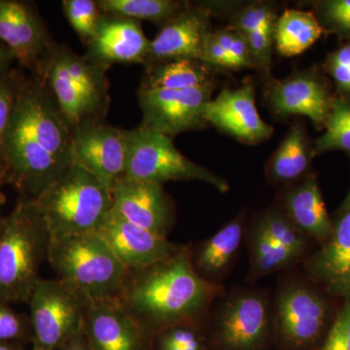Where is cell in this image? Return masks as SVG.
Listing matches in <instances>:
<instances>
[{
    "mask_svg": "<svg viewBox=\"0 0 350 350\" xmlns=\"http://www.w3.org/2000/svg\"><path fill=\"white\" fill-rule=\"evenodd\" d=\"M204 120L218 130L247 144L269 139L273 128L260 116L251 83L237 89H224L206 103Z\"/></svg>",
    "mask_w": 350,
    "mask_h": 350,
    "instance_id": "obj_17",
    "label": "cell"
},
{
    "mask_svg": "<svg viewBox=\"0 0 350 350\" xmlns=\"http://www.w3.org/2000/svg\"><path fill=\"white\" fill-rule=\"evenodd\" d=\"M202 62L208 66H219V68L236 69L232 57L227 51L220 45L214 38L213 31L209 34L204 45Z\"/></svg>",
    "mask_w": 350,
    "mask_h": 350,
    "instance_id": "obj_40",
    "label": "cell"
},
{
    "mask_svg": "<svg viewBox=\"0 0 350 350\" xmlns=\"http://www.w3.org/2000/svg\"><path fill=\"white\" fill-rule=\"evenodd\" d=\"M158 350H209L206 340L193 325L170 327L157 333Z\"/></svg>",
    "mask_w": 350,
    "mask_h": 350,
    "instance_id": "obj_32",
    "label": "cell"
},
{
    "mask_svg": "<svg viewBox=\"0 0 350 350\" xmlns=\"http://www.w3.org/2000/svg\"><path fill=\"white\" fill-rule=\"evenodd\" d=\"M213 84L196 89L138 90V105L142 112L140 126L170 137L207 125L204 107L211 100Z\"/></svg>",
    "mask_w": 350,
    "mask_h": 350,
    "instance_id": "obj_9",
    "label": "cell"
},
{
    "mask_svg": "<svg viewBox=\"0 0 350 350\" xmlns=\"http://www.w3.org/2000/svg\"><path fill=\"white\" fill-rule=\"evenodd\" d=\"M47 261L92 300L120 298L131 273L96 231L50 241Z\"/></svg>",
    "mask_w": 350,
    "mask_h": 350,
    "instance_id": "obj_4",
    "label": "cell"
},
{
    "mask_svg": "<svg viewBox=\"0 0 350 350\" xmlns=\"http://www.w3.org/2000/svg\"><path fill=\"white\" fill-rule=\"evenodd\" d=\"M313 157L305 126L295 123L267 163V176L276 183L298 180L308 172Z\"/></svg>",
    "mask_w": 350,
    "mask_h": 350,
    "instance_id": "obj_22",
    "label": "cell"
},
{
    "mask_svg": "<svg viewBox=\"0 0 350 350\" xmlns=\"http://www.w3.org/2000/svg\"><path fill=\"white\" fill-rule=\"evenodd\" d=\"M273 243L300 258L306 247V237L299 231L283 213L271 211L265 213L257 225Z\"/></svg>",
    "mask_w": 350,
    "mask_h": 350,
    "instance_id": "obj_30",
    "label": "cell"
},
{
    "mask_svg": "<svg viewBox=\"0 0 350 350\" xmlns=\"http://www.w3.org/2000/svg\"><path fill=\"white\" fill-rule=\"evenodd\" d=\"M0 350H25L17 345L11 344V342H0Z\"/></svg>",
    "mask_w": 350,
    "mask_h": 350,
    "instance_id": "obj_45",
    "label": "cell"
},
{
    "mask_svg": "<svg viewBox=\"0 0 350 350\" xmlns=\"http://www.w3.org/2000/svg\"><path fill=\"white\" fill-rule=\"evenodd\" d=\"M71 159L112 190L113 184L125 175L126 130L115 128L105 119H91L72 129Z\"/></svg>",
    "mask_w": 350,
    "mask_h": 350,
    "instance_id": "obj_10",
    "label": "cell"
},
{
    "mask_svg": "<svg viewBox=\"0 0 350 350\" xmlns=\"http://www.w3.org/2000/svg\"><path fill=\"white\" fill-rule=\"evenodd\" d=\"M326 68L338 89L345 94H350V68L330 62H326Z\"/></svg>",
    "mask_w": 350,
    "mask_h": 350,
    "instance_id": "obj_41",
    "label": "cell"
},
{
    "mask_svg": "<svg viewBox=\"0 0 350 350\" xmlns=\"http://www.w3.org/2000/svg\"><path fill=\"white\" fill-rule=\"evenodd\" d=\"M325 131L313 144V156L334 150L350 155V94L334 98Z\"/></svg>",
    "mask_w": 350,
    "mask_h": 350,
    "instance_id": "obj_28",
    "label": "cell"
},
{
    "mask_svg": "<svg viewBox=\"0 0 350 350\" xmlns=\"http://www.w3.org/2000/svg\"><path fill=\"white\" fill-rule=\"evenodd\" d=\"M59 350H92L88 345L86 338H85L84 333L82 335L78 336L72 340L64 345L61 349Z\"/></svg>",
    "mask_w": 350,
    "mask_h": 350,
    "instance_id": "obj_44",
    "label": "cell"
},
{
    "mask_svg": "<svg viewBox=\"0 0 350 350\" xmlns=\"http://www.w3.org/2000/svg\"><path fill=\"white\" fill-rule=\"evenodd\" d=\"M50 53L62 64L69 77L86 94L103 115L109 107L107 68L94 64L87 56H80L66 45L53 43Z\"/></svg>",
    "mask_w": 350,
    "mask_h": 350,
    "instance_id": "obj_23",
    "label": "cell"
},
{
    "mask_svg": "<svg viewBox=\"0 0 350 350\" xmlns=\"http://www.w3.org/2000/svg\"><path fill=\"white\" fill-rule=\"evenodd\" d=\"M211 84V69L204 62L179 59L147 64L140 88L182 91Z\"/></svg>",
    "mask_w": 350,
    "mask_h": 350,
    "instance_id": "obj_24",
    "label": "cell"
},
{
    "mask_svg": "<svg viewBox=\"0 0 350 350\" xmlns=\"http://www.w3.org/2000/svg\"><path fill=\"white\" fill-rule=\"evenodd\" d=\"M9 121L63 165H72V129L64 118L47 88L40 82L20 85Z\"/></svg>",
    "mask_w": 350,
    "mask_h": 350,
    "instance_id": "obj_7",
    "label": "cell"
},
{
    "mask_svg": "<svg viewBox=\"0 0 350 350\" xmlns=\"http://www.w3.org/2000/svg\"><path fill=\"white\" fill-rule=\"evenodd\" d=\"M0 42L21 66L38 71V75L54 43L38 13L16 0H0Z\"/></svg>",
    "mask_w": 350,
    "mask_h": 350,
    "instance_id": "obj_14",
    "label": "cell"
},
{
    "mask_svg": "<svg viewBox=\"0 0 350 350\" xmlns=\"http://www.w3.org/2000/svg\"><path fill=\"white\" fill-rule=\"evenodd\" d=\"M211 31V12L206 8L189 6L162 25L151 40L145 66L179 59L202 61L204 45Z\"/></svg>",
    "mask_w": 350,
    "mask_h": 350,
    "instance_id": "obj_18",
    "label": "cell"
},
{
    "mask_svg": "<svg viewBox=\"0 0 350 350\" xmlns=\"http://www.w3.org/2000/svg\"><path fill=\"white\" fill-rule=\"evenodd\" d=\"M91 298L62 278L40 280L29 303L32 350H59L84 333Z\"/></svg>",
    "mask_w": 350,
    "mask_h": 350,
    "instance_id": "obj_5",
    "label": "cell"
},
{
    "mask_svg": "<svg viewBox=\"0 0 350 350\" xmlns=\"http://www.w3.org/2000/svg\"><path fill=\"white\" fill-rule=\"evenodd\" d=\"M101 14L124 19L148 21L163 25L187 9L189 4L174 0H98Z\"/></svg>",
    "mask_w": 350,
    "mask_h": 350,
    "instance_id": "obj_26",
    "label": "cell"
},
{
    "mask_svg": "<svg viewBox=\"0 0 350 350\" xmlns=\"http://www.w3.org/2000/svg\"><path fill=\"white\" fill-rule=\"evenodd\" d=\"M2 219H0V226H1Z\"/></svg>",
    "mask_w": 350,
    "mask_h": 350,
    "instance_id": "obj_48",
    "label": "cell"
},
{
    "mask_svg": "<svg viewBox=\"0 0 350 350\" xmlns=\"http://www.w3.org/2000/svg\"><path fill=\"white\" fill-rule=\"evenodd\" d=\"M315 350H350V301H345L323 342Z\"/></svg>",
    "mask_w": 350,
    "mask_h": 350,
    "instance_id": "obj_37",
    "label": "cell"
},
{
    "mask_svg": "<svg viewBox=\"0 0 350 350\" xmlns=\"http://www.w3.org/2000/svg\"><path fill=\"white\" fill-rule=\"evenodd\" d=\"M317 16L324 31L350 38V0H325L315 4Z\"/></svg>",
    "mask_w": 350,
    "mask_h": 350,
    "instance_id": "obj_33",
    "label": "cell"
},
{
    "mask_svg": "<svg viewBox=\"0 0 350 350\" xmlns=\"http://www.w3.org/2000/svg\"><path fill=\"white\" fill-rule=\"evenodd\" d=\"M96 232L130 271L153 266L172 256L181 248L170 243L167 238L129 222L113 209Z\"/></svg>",
    "mask_w": 350,
    "mask_h": 350,
    "instance_id": "obj_16",
    "label": "cell"
},
{
    "mask_svg": "<svg viewBox=\"0 0 350 350\" xmlns=\"http://www.w3.org/2000/svg\"><path fill=\"white\" fill-rule=\"evenodd\" d=\"M49 241L32 200H20L0 226V300L29 301Z\"/></svg>",
    "mask_w": 350,
    "mask_h": 350,
    "instance_id": "obj_3",
    "label": "cell"
},
{
    "mask_svg": "<svg viewBox=\"0 0 350 350\" xmlns=\"http://www.w3.org/2000/svg\"><path fill=\"white\" fill-rule=\"evenodd\" d=\"M269 335L268 303L261 295L244 293L221 310L213 344L218 350H264Z\"/></svg>",
    "mask_w": 350,
    "mask_h": 350,
    "instance_id": "obj_12",
    "label": "cell"
},
{
    "mask_svg": "<svg viewBox=\"0 0 350 350\" xmlns=\"http://www.w3.org/2000/svg\"><path fill=\"white\" fill-rule=\"evenodd\" d=\"M297 258L282 246L273 243L271 239L255 226L251 243V266L255 275H266L286 268Z\"/></svg>",
    "mask_w": 350,
    "mask_h": 350,
    "instance_id": "obj_29",
    "label": "cell"
},
{
    "mask_svg": "<svg viewBox=\"0 0 350 350\" xmlns=\"http://www.w3.org/2000/svg\"><path fill=\"white\" fill-rule=\"evenodd\" d=\"M275 13L271 4L265 2L250 4L239 10L232 19V29L247 34L275 24Z\"/></svg>",
    "mask_w": 350,
    "mask_h": 350,
    "instance_id": "obj_34",
    "label": "cell"
},
{
    "mask_svg": "<svg viewBox=\"0 0 350 350\" xmlns=\"http://www.w3.org/2000/svg\"><path fill=\"white\" fill-rule=\"evenodd\" d=\"M275 330L284 350H310L324 335L330 306L317 290L294 283L278 295Z\"/></svg>",
    "mask_w": 350,
    "mask_h": 350,
    "instance_id": "obj_8",
    "label": "cell"
},
{
    "mask_svg": "<svg viewBox=\"0 0 350 350\" xmlns=\"http://www.w3.org/2000/svg\"><path fill=\"white\" fill-rule=\"evenodd\" d=\"M64 15L84 44L90 43L96 33L101 14L94 0H64Z\"/></svg>",
    "mask_w": 350,
    "mask_h": 350,
    "instance_id": "obj_31",
    "label": "cell"
},
{
    "mask_svg": "<svg viewBox=\"0 0 350 350\" xmlns=\"http://www.w3.org/2000/svg\"><path fill=\"white\" fill-rule=\"evenodd\" d=\"M6 202V197L4 196L3 193H1L0 191V204H3L4 202Z\"/></svg>",
    "mask_w": 350,
    "mask_h": 350,
    "instance_id": "obj_47",
    "label": "cell"
},
{
    "mask_svg": "<svg viewBox=\"0 0 350 350\" xmlns=\"http://www.w3.org/2000/svg\"><path fill=\"white\" fill-rule=\"evenodd\" d=\"M31 350H32V349H31Z\"/></svg>",
    "mask_w": 350,
    "mask_h": 350,
    "instance_id": "obj_49",
    "label": "cell"
},
{
    "mask_svg": "<svg viewBox=\"0 0 350 350\" xmlns=\"http://www.w3.org/2000/svg\"><path fill=\"white\" fill-rule=\"evenodd\" d=\"M126 176L160 185L169 181H202L222 193L229 190L225 179L184 156L172 137L139 126L126 130Z\"/></svg>",
    "mask_w": 350,
    "mask_h": 350,
    "instance_id": "obj_6",
    "label": "cell"
},
{
    "mask_svg": "<svg viewBox=\"0 0 350 350\" xmlns=\"http://www.w3.org/2000/svg\"><path fill=\"white\" fill-rule=\"evenodd\" d=\"M112 209L129 222L167 238L174 223L172 200L163 185L120 177L112 186Z\"/></svg>",
    "mask_w": 350,
    "mask_h": 350,
    "instance_id": "obj_13",
    "label": "cell"
},
{
    "mask_svg": "<svg viewBox=\"0 0 350 350\" xmlns=\"http://www.w3.org/2000/svg\"><path fill=\"white\" fill-rule=\"evenodd\" d=\"M19 87L20 84H18L10 75H6L3 77H0V162L1 163L4 135H5Z\"/></svg>",
    "mask_w": 350,
    "mask_h": 350,
    "instance_id": "obj_38",
    "label": "cell"
},
{
    "mask_svg": "<svg viewBox=\"0 0 350 350\" xmlns=\"http://www.w3.org/2000/svg\"><path fill=\"white\" fill-rule=\"evenodd\" d=\"M32 202L53 241L96 231L112 209V190L71 165Z\"/></svg>",
    "mask_w": 350,
    "mask_h": 350,
    "instance_id": "obj_2",
    "label": "cell"
},
{
    "mask_svg": "<svg viewBox=\"0 0 350 350\" xmlns=\"http://www.w3.org/2000/svg\"><path fill=\"white\" fill-rule=\"evenodd\" d=\"M150 43L139 22L103 14L86 56L107 69L114 64H145Z\"/></svg>",
    "mask_w": 350,
    "mask_h": 350,
    "instance_id": "obj_19",
    "label": "cell"
},
{
    "mask_svg": "<svg viewBox=\"0 0 350 350\" xmlns=\"http://www.w3.org/2000/svg\"><path fill=\"white\" fill-rule=\"evenodd\" d=\"M219 294V287L195 269L188 247L147 267L131 271L122 303L152 334L191 325Z\"/></svg>",
    "mask_w": 350,
    "mask_h": 350,
    "instance_id": "obj_1",
    "label": "cell"
},
{
    "mask_svg": "<svg viewBox=\"0 0 350 350\" xmlns=\"http://www.w3.org/2000/svg\"><path fill=\"white\" fill-rule=\"evenodd\" d=\"M308 269L329 293L350 301V211L338 214L330 238L310 258Z\"/></svg>",
    "mask_w": 350,
    "mask_h": 350,
    "instance_id": "obj_20",
    "label": "cell"
},
{
    "mask_svg": "<svg viewBox=\"0 0 350 350\" xmlns=\"http://www.w3.org/2000/svg\"><path fill=\"white\" fill-rule=\"evenodd\" d=\"M334 98L326 82L313 69L299 71L271 83L268 101L278 116H305L317 128L325 126Z\"/></svg>",
    "mask_w": 350,
    "mask_h": 350,
    "instance_id": "obj_15",
    "label": "cell"
},
{
    "mask_svg": "<svg viewBox=\"0 0 350 350\" xmlns=\"http://www.w3.org/2000/svg\"><path fill=\"white\" fill-rule=\"evenodd\" d=\"M324 31L314 13L287 9L275 21L276 50L284 57L297 56L312 47Z\"/></svg>",
    "mask_w": 350,
    "mask_h": 350,
    "instance_id": "obj_25",
    "label": "cell"
},
{
    "mask_svg": "<svg viewBox=\"0 0 350 350\" xmlns=\"http://www.w3.org/2000/svg\"><path fill=\"white\" fill-rule=\"evenodd\" d=\"M275 24L268 25L250 33L244 34L254 66L261 68L262 72L267 75L269 73L273 46L275 44Z\"/></svg>",
    "mask_w": 350,
    "mask_h": 350,
    "instance_id": "obj_35",
    "label": "cell"
},
{
    "mask_svg": "<svg viewBox=\"0 0 350 350\" xmlns=\"http://www.w3.org/2000/svg\"><path fill=\"white\" fill-rule=\"evenodd\" d=\"M25 324L18 313L0 303V342H10L25 337Z\"/></svg>",
    "mask_w": 350,
    "mask_h": 350,
    "instance_id": "obj_39",
    "label": "cell"
},
{
    "mask_svg": "<svg viewBox=\"0 0 350 350\" xmlns=\"http://www.w3.org/2000/svg\"><path fill=\"white\" fill-rule=\"evenodd\" d=\"M214 38L232 57L234 68H253L252 57L247 41L241 32L234 29H223L213 31Z\"/></svg>",
    "mask_w": 350,
    "mask_h": 350,
    "instance_id": "obj_36",
    "label": "cell"
},
{
    "mask_svg": "<svg viewBox=\"0 0 350 350\" xmlns=\"http://www.w3.org/2000/svg\"><path fill=\"white\" fill-rule=\"evenodd\" d=\"M283 213L306 238L323 244L330 238L334 221L329 216L319 183L308 176L285 193Z\"/></svg>",
    "mask_w": 350,
    "mask_h": 350,
    "instance_id": "obj_21",
    "label": "cell"
},
{
    "mask_svg": "<svg viewBox=\"0 0 350 350\" xmlns=\"http://www.w3.org/2000/svg\"><path fill=\"white\" fill-rule=\"evenodd\" d=\"M243 236V219H234L202 244L196 259L197 268L209 275L224 271L238 252Z\"/></svg>",
    "mask_w": 350,
    "mask_h": 350,
    "instance_id": "obj_27",
    "label": "cell"
},
{
    "mask_svg": "<svg viewBox=\"0 0 350 350\" xmlns=\"http://www.w3.org/2000/svg\"><path fill=\"white\" fill-rule=\"evenodd\" d=\"M349 157H350V155H349ZM342 209H345V211H350V190H349V196H347V200H345V202L344 204V207H342Z\"/></svg>",
    "mask_w": 350,
    "mask_h": 350,
    "instance_id": "obj_46",
    "label": "cell"
},
{
    "mask_svg": "<svg viewBox=\"0 0 350 350\" xmlns=\"http://www.w3.org/2000/svg\"><path fill=\"white\" fill-rule=\"evenodd\" d=\"M84 336L92 350H151L154 340L120 298L91 300Z\"/></svg>",
    "mask_w": 350,
    "mask_h": 350,
    "instance_id": "obj_11",
    "label": "cell"
},
{
    "mask_svg": "<svg viewBox=\"0 0 350 350\" xmlns=\"http://www.w3.org/2000/svg\"><path fill=\"white\" fill-rule=\"evenodd\" d=\"M13 55L7 49L6 46L0 42V77L8 75L9 68L14 61Z\"/></svg>",
    "mask_w": 350,
    "mask_h": 350,
    "instance_id": "obj_43",
    "label": "cell"
},
{
    "mask_svg": "<svg viewBox=\"0 0 350 350\" xmlns=\"http://www.w3.org/2000/svg\"><path fill=\"white\" fill-rule=\"evenodd\" d=\"M327 62L350 68V43L345 44L335 52L332 53Z\"/></svg>",
    "mask_w": 350,
    "mask_h": 350,
    "instance_id": "obj_42",
    "label": "cell"
}]
</instances>
